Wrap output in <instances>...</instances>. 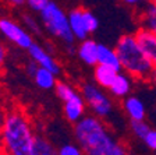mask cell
Returning <instances> with one entry per match:
<instances>
[{
	"mask_svg": "<svg viewBox=\"0 0 156 155\" xmlns=\"http://www.w3.org/2000/svg\"><path fill=\"white\" fill-rule=\"evenodd\" d=\"M74 137L85 155H127L123 144L117 141L101 117L84 116L74 124Z\"/></svg>",
	"mask_w": 156,
	"mask_h": 155,
	"instance_id": "1",
	"label": "cell"
},
{
	"mask_svg": "<svg viewBox=\"0 0 156 155\" xmlns=\"http://www.w3.org/2000/svg\"><path fill=\"white\" fill-rule=\"evenodd\" d=\"M36 134L32 123L21 109H13L6 115L0 133V152L3 155H32Z\"/></svg>",
	"mask_w": 156,
	"mask_h": 155,
	"instance_id": "2",
	"label": "cell"
},
{
	"mask_svg": "<svg viewBox=\"0 0 156 155\" xmlns=\"http://www.w3.org/2000/svg\"><path fill=\"white\" fill-rule=\"evenodd\" d=\"M116 52L120 59L121 71L135 80L151 81L156 67L144 53L134 34H124L116 43Z\"/></svg>",
	"mask_w": 156,
	"mask_h": 155,
	"instance_id": "3",
	"label": "cell"
},
{
	"mask_svg": "<svg viewBox=\"0 0 156 155\" xmlns=\"http://www.w3.org/2000/svg\"><path fill=\"white\" fill-rule=\"evenodd\" d=\"M43 28L55 38L60 39L67 46H73L75 36L73 35L70 23H68V14L55 2H50L43 11L39 13Z\"/></svg>",
	"mask_w": 156,
	"mask_h": 155,
	"instance_id": "4",
	"label": "cell"
},
{
	"mask_svg": "<svg viewBox=\"0 0 156 155\" xmlns=\"http://www.w3.org/2000/svg\"><path fill=\"white\" fill-rule=\"evenodd\" d=\"M80 92L88 108L91 109L92 115L103 119L113 112V102L110 101L109 95L102 90V87H99L98 84L82 83L80 87Z\"/></svg>",
	"mask_w": 156,
	"mask_h": 155,
	"instance_id": "5",
	"label": "cell"
},
{
	"mask_svg": "<svg viewBox=\"0 0 156 155\" xmlns=\"http://www.w3.org/2000/svg\"><path fill=\"white\" fill-rule=\"evenodd\" d=\"M0 34L10 42H13L16 46L28 50L34 43L32 34L24 25H20L13 18L2 17L0 18Z\"/></svg>",
	"mask_w": 156,
	"mask_h": 155,
	"instance_id": "6",
	"label": "cell"
},
{
	"mask_svg": "<svg viewBox=\"0 0 156 155\" xmlns=\"http://www.w3.org/2000/svg\"><path fill=\"white\" fill-rule=\"evenodd\" d=\"M28 55L31 57V60H34L39 67L48 68L52 73H55L56 76H58L60 73V65L58 61L56 60V57L48 50L46 48H43L42 45L34 42L32 46L28 49Z\"/></svg>",
	"mask_w": 156,
	"mask_h": 155,
	"instance_id": "7",
	"label": "cell"
},
{
	"mask_svg": "<svg viewBox=\"0 0 156 155\" xmlns=\"http://www.w3.org/2000/svg\"><path fill=\"white\" fill-rule=\"evenodd\" d=\"M134 35H135L144 53L148 56V59L156 67V32L144 28V27H138Z\"/></svg>",
	"mask_w": 156,
	"mask_h": 155,
	"instance_id": "8",
	"label": "cell"
},
{
	"mask_svg": "<svg viewBox=\"0 0 156 155\" xmlns=\"http://www.w3.org/2000/svg\"><path fill=\"white\" fill-rule=\"evenodd\" d=\"M85 106H87V103H85L81 92H77L73 98L63 102V112H64L66 119L75 124L85 116Z\"/></svg>",
	"mask_w": 156,
	"mask_h": 155,
	"instance_id": "9",
	"label": "cell"
},
{
	"mask_svg": "<svg viewBox=\"0 0 156 155\" xmlns=\"http://www.w3.org/2000/svg\"><path fill=\"white\" fill-rule=\"evenodd\" d=\"M68 23H70V28H71L73 35L78 41H85L89 36L87 24H85V17H84V9H73L68 13Z\"/></svg>",
	"mask_w": 156,
	"mask_h": 155,
	"instance_id": "10",
	"label": "cell"
},
{
	"mask_svg": "<svg viewBox=\"0 0 156 155\" xmlns=\"http://www.w3.org/2000/svg\"><path fill=\"white\" fill-rule=\"evenodd\" d=\"M98 46L99 43L95 42L94 39H85L81 41V43L77 48V56L78 59L87 66L95 67L98 66Z\"/></svg>",
	"mask_w": 156,
	"mask_h": 155,
	"instance_id": "11",
	"label": "cell"
},
{
	"mask_svg": "<svg viewBox=\"0 0 156 155\" xmlns=\"http://www.w3.org/2000/svg\"><path fill=\"white\" fill-rule=\"evenodd\" d=\"M123 109L130 120H145L146 108L145 103L138 97L128 95L123 101Z\"/></svg>",
	"mask_w": 156,
	"mask_h": 155,
	"instance_id": "12",
	"label": "cell"
},
{
	"mask_svg": "<svg viewBox=\"0 0 156 155\" xmlns=\"http://www.w3.org/2000/svg\"><path fill=\"white\" fill-rule=\"evenodd\" d=\"M119 73H120L119 70H116L113 67H109V66H103V65L95 66L94 68L95 84H98L99 87L105 88V90H109L112 87V84L114 83Z\"/></svg>",
	"mask_w": 156,
	"mask_h": 155,
	"instance_id": "13",
	"label": "cell"
},
{
	"mask_svg": "<svg viewBox=\"0 0 156 155\" xmlns=\"http://www.w3.org/2000/svg\"><path fill=\"white\" fill-rule=\"evenodd\" d=\"M98 65H103L113 67L116 70L121 71V65H120V59L116 52V48H110L103 43H99L98 46Z\"/></svg>",
	"mask_w": 156,
	"mask_h": 155,
	"instance_id": "14",
	"label": "cell"
},
{
	"mask_svg": "<svg viewBox=\"0 0 156 155\" xmlns=\"http://www.w3.org/2000/svg\"><path fill=\"white\" fill-rule=\"evenodd\" d=\"M138 23H140V27H144V28L156 32V3L153 0L148 2L141 7Z\"/></svg>",
	"mask_w": 156,
	"mask_h": 155,
	"instance_id": "15",
	"label": "cell"
},
{
	"mask_svg": "<svg viewBox=\"0 0 156 155\" xmlns=\"http://www.w3.org/2000/svg\"><path fill=\"white\" fill-rule=\"evenodd\" d=\"M109 91L114 98H127L131 92V77L124 71H120Z\"/></svg>",
	"mask_w": 156,
	"mask_h": 155,
	"instance_id": "16",
	"label": "cell"
},
{
	"mask_svg": "<svg viewBox=\"0 0 156 155\" xmlns=\"http://www.w3.org/2000/svg\"><path fill=\"white\" fill-rule=\"evenodd\" d=\"M35 84L38 85L41 90H45V91H49V90H53L56 88L57 85V76L55 73H52L50 70L48 68H43V67H38L35 71V74L32 76Z\"/></svg>",
	"mask_w": 156,
	"mask_h": 155,
	"instance_id": "17",
	"label": "cell"
},
{
	"mask_svg": "<svg viewBox=\"0 0 156 155\" xmlns=\"http://www.w3.org/2000/svg\"><path fill=\"white\" fill-rule=\"evenodd\" d=\"M32 155H58V149L43 136H36Z\"/></svg>",
	"mask_w": 156,
	"mask_h": 155,
	"instance_id": "18",
	"label": "cell"
},
{
	"mask_svg": "<svg viewBox=\"0 0 156 155\" xmlns=\"http://www.w3.org/2000/svg\"><path fill=\"white\" fill-rule=\"evenodd\" d=\"M55 91H56V95H57L63 102L68 101L70 98H73L78 92L71 84H68L67 81H58L56 88H55Z\"/></svg>",
	"mask_w": 156,
	"mask_h": 155,
	"instance_id": "19",
	"label": "cell"
},
{
	"mask_svg": "<svg viewBox=\"0 0 156 155\" xmlns=\"http://www.w3.org/2000/svg\"><path fill=\"white\" fill-rule=\"evenodd\" d=\"M130 130L134 137L144 141L146 134L151 131V127L145 120H130Z\"/></svg>",
	"mask_w": 156,
	"mask_h": 155,
	"instance_id": "20",
	"label": "cell"
},
{
	"mask_svg": "<svg viewBox=\"0 0 156 155\" xmlns=\"http://www.w3.org/2000/svg\"><path fill=\"white\" fill-rule=\"evenodd\" d=\"M21 20H23V23H24V27H25L31 34H34V35H39V34H41V31H42L41 25H39V23L32 17V14L24 13L23 16H21Z\"/></svg>",
	"mask_w": 156,
	"mask_h": 155,
	"instance_id": "21",
	"label": "cell"
},
{
	"mask_svg": "<svg viewBox=\"0 0 156 155\" xmlns=\"http://www.w3.org/2000/svg\"><path fill=\"white\" fill-rule=\"evenodd\" d=\"M58 155H85V154L78 144L67 142V144H63L58 148Z\"/></svg>",
	"mask_w": 156,
	"mask_h": 155,
	"instance_id": "22",
	"label": "cell"
},
{
	"mask_svg": "<svg viewBox=\"0 0 156 155\" xmlns=\"http://www.w3.org/2000/svg\"><path fill=\"white\" fill-rule=\"evenodd\" d=\"M84 17H85V24H87L88 32H89V35H91V34H94L98 29V27H99V21H98V18L94 16V13H91V11L87 10V9H84Z\"/></svg>",
	"mask_w": 156,
	"mask_h": 155,
	"instance_id": "23",
	"label": "cell"
},
{
	"mask_svg": "<svg viewBox=\"0 0 156 155\" xmlns=\"http://www.w3.org/2000/svg\"><path fill=\"white\" fill-rule=\"evenodd\" d=\"M52 0H27V6L31 11H35V13H41L48 7V4L50 3Z\"/></svg>",
	"mask_w": 156,
	"mask_h": 155,
	"instance_id": "24",
	"label": "cell"
},
{
	"mask_svg": "<svg viewBox=\"0 0 156 155\" xmlns=\"http://www.w3.org/2000/svg\"><path fill=\"white\" fill-rule=\"evenodd\" d=\"M144 142H145V146L149 149L156 151V129H151V131L144 138Z\"/></svg>",
	"mask_w": 156,
	"mask_h": 155,
	"instance_id": "25",
	"label": "cell"
},
{
	"mask_svg": "<svg viewBox=\"0 0 156 155\" xmlns=\"http://www.w3.org/2000/svg\"><path fill=\"white\" fill-rule=\"evenodd\" d=\"M6 59H7V49L3 43L0 42V68L4 66L6 63Z\"/></svg>",
	"mask_w": 156,
	"mask_h": 155,
	"instance_id": "26",
	"label": "cell"
},
{
	"mask_svg": "<svg viewBox=\"0 0 156 155\" xmlns=\"http://www.w3.org/2000/svg\"><path fill=\"white\" fill-rule=\"evenodd\" d=\"M123 3H126L127 6H144L151 0H121Z\"/></svg>",
	"mask_w": 156,
	"mask_h": 155,
	"instance_id": "27",
	"label": "cell"
},
{
	"mask_svg": "<svg viewBox=\"0 0 156 155\" xmlns=\"http://www.w3.org/2000/svg\"><path fill=\"white\" fill-rule=\"evenodd\" d=\"M4 2L13 7H23L24 4H27V0H4Z\"/></svg>",
	"mask_w": 156,
	"mask_h": 155,
	"instance_id": "28",
	"label": "cell"
},
{
	"mask_svg": "<svg viewBox=\"0 0 156 155\" xmlns=\"http://www.w3.org/2000/svg\"><path fill=\"white\" fill-rule=\"evenodd\" d=\"M6 115H7V113H4L3 110L0 109V133H2V130H3L4 120H6Z\"/></svg>",
	"mask_w": 156,
	"mask_h": 155,
	"instance_id": "29",
	"label": "cell"
},
{
	"mask_svg": "<svg viewBox=\"0 0 156 155\" xmlns=\"http://www.w3.org/2000/svg\"><path fill=\"white\" fill-rule=\"evenodd\" d=\"M151 81L156 84V70H155V73H153V77H152V80H151Z\"/></svg>",
	"mask_w": 156,
	"mask_h": 155,
	"instance_id": "30",
	"label": "cell"
},
{
	"mask_svg": "<svg viewBox=\"0 0 156 155\" xmlns=\"http://www.w3.org/2000/svg\"><path fill=\"white\" fill-rule=\"evenodd\" d=\"M153 2H155V3H156V0H153Z\"/></svg>",
	"mask_w": 156,
	"mask_h": 155,
	"instance_id": "31",
	"label": "cell"
},
{
	"mask_svg": "<svg viewBox=\"0 0 156 155\" xmlns=\"http://www.w3.org/2000/svg\"><path fill=\"white\" fill-rule=\"evenodd\" d=\"M0 155H2V152H0Z\"/></svg>",
	"mask_w": 156,
	"mask_h": 155,
	"instance_id": "32",
	"label": "cell"
},
{
	"mask_svg": "<svg viewBox=\"0 0 156 155\" xmlns=\"http://www.w3.org/2000/svg\"><path fill=\"white\" fill-rule=\"evenodd\" d=\"M2 155H3V154H2Z\"/></svg>",
	"mask_w": 156,
	"mask_h": 155,
	"instance_id": "33",
	"label": "cell"
}]
</instances>
